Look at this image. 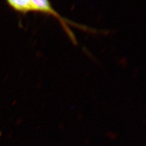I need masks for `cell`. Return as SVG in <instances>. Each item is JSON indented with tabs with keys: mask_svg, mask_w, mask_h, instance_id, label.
<instances>
[{
	"mask_svg": "<svg viewBox=\"0 0 146 146\" xmlns=\"http://www.w3.org/2000/svg\"><path fill=\"white\" fill-rule=\"evenodd\" d=\"M8 2L16 11L27 12L31 10V0H11Z\"/></svg>",
	"mask_w": 146,
	"mask_h": 146,
	"instance_id": "cell-1",
	"label": "cell"
}]
</instances>
